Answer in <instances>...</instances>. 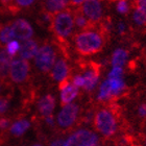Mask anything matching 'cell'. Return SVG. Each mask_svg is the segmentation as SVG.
I'll list each match as a JSON object with an SVG mask.
<instances>
[{"mask_svg": "<svg viewBox=\"0 0 146 146\" xmlns=\"http://www.w3.org/2000/svg\"><path fill=\"white\" fill-rule=\"evenodd\" d=\"M107 38L97 29H89L76 33L73 36L75 49L79 54L91 55L101 51Z\"/></svg>", "mask_w": 146, "mask_h": 146, "instance_id": "obj_1", "label": "cell"}, {"mask_svg": "<svg viewBox=\"0 0 146 146\" xmlns=\"http://www.w3.org/2000/svg\"><path fill=\"white\" fill-rule=\"evenodd\" d=\"M75 24L73 11L70 9H65L58 13L52 15L51 24L49 29L60 39H67L73 34Z\"/></svg>", "mask_w": 146, "mask_h": 146, "instance_id": "obj_2", "label": "cell"}, {"mask_svg": "<svg viewBox=\"0 0 146 146\" xmlns=\"http://www.w3.org/2000/svg\"><path fill=\"white\" fill-rule=\"evenodd\" d=\"M55 61H56V55L54 49L48 43L41 46L38 49L36 54L35 55V63L36 68L44 73L51 70Z\"/></svg>", "mask_w": 146, "mask_h": 146, "instance_id": "obj_3", "label": "cell"}, {"mask_svg": "<svg viewBox=\"0 0 146 146\" xmlns=\"http://www.w3.org/2000/svg\"><path fill=\"white\" fill-rule=\"evenodd\" d=\"M95 126L97 131L104 137H111L112 135L115 134L117 123L115 121L114 116L112 113L107 110H101L96 114L94 119Z\"/></svg>", "mask_w": 146, "mask_h": 146, "instance_id": "obj_4", "label": "cell"}, {"mask_svg": "<svg viewBox=\"0 0 146 146\" xmlns=\"http://www.w3.org/2000/svg\"><path fill=\"white\" fill-rule=\"evenodd\" d=\"M98 142V136L89 129H79L65 141V146H94Z\"/></svg>", "mask_w": 146, "mask_h": 146, "instance_id": "obj_5", "label": "cell"}, {"mask_svg": "<svg viewBox=\"0 0 146 146\" xmlns=\"http://www.w3.org/2000/svg\"><path fill=\"white\" fill-rule=\"evenodd\" d=\"M29 73V64L24 58H16L13 60L9 66V77L13 82L21 84L25 82Z\"/></svg>", "mask_w": 146, "mask_h": 146, "instance_id": "obj_6", "label": "cell"}, {"mask_svg": "<svg viewBox=\"0 0 146 146\" xmlns=\"http://www.w3.org/2000/svg\"><path fill=\"white\" fill-rule=\"evenodd\" d=\"M80 9L84 15L94 23L100 22L104 16V9L100 0H84Z\"/></svg>", "mask_w": 146, "mask_h": 146, "instance_id": "obj_7", "label": "cell"}, {"mask_svg": "<svg viewBox=\"0 0 146 146\" xmlns=\"http://www.w3.org/2000/svg\"><path fill=\"white\" fill-rule=\"evenodd\" d=\"M78 114V107L76 104H68L61 110L58 115V124L63 128L70 127L75 122Z\"/></svg>", "mask_w": 146, "mask_h": 146, "instance_id": "obj_8", "label": "cell"}, {"mask_svg": "<svg viewBox=\"0 0 146 146\" xmlns=\"http://www.w3.org/2000/svg\"><path fill=\"white\" fill-rule=\"evenodd\" d=\"M11 25L15 35V39L25 41L31 39V36H34V29L31 25L24 19H17Z\"/></svg>", "mask_w": 146, "mask_h": 146, "instance_id": "obj_9", "label": "cell"}, {"mask_svg": "<svg viewBox=\"0 0 146 146\" xmlns=\"http://www.w3.org/2000/svg\"><path fill=\"white\" fill-rule=\"evenodd\" d=\"M38 42L35 40H25L22 41V44H20V56L24 60H31V58H35V55L36 54L38 51Z\"/></svg>", "mask_w": 146, "mask_h": 146, "instance_id": "obj_10", "label": "cell"}, {"mask_svg": "<svg viewBox=\"0 0 146 146\" xmlns=\"http://www.w3.org/2000/svg\"><path fill=\"white\" fill-rule=\"evenodd\" d=\"M68 73H69V68H68L66 61L63 58H60L55 62L51 69L52 78L56 82H62V80L66 79L68 76Z\"/></svg>", "mask_w": 146, "mask_h": 146, "instance_id": "obj_11", "label": "cell"}, {"mask_svg": "<svg viewBox=\"0 0 146 146\" xmlns=\"http://www.w3.org/2000/svg\"><path fill=\"white\" fill-rule=\"evenodd\" d=\"M55 107V99L52 95H45L43 96L38 102V109L39 112L42 114L44 117L51 115Z\"/></svg>", "mask_w": 146, "mask_h": 146, "instance_id": "obj_12", "label": "cell"}, {"mask_svg": "<svg viewBox=\"0 0 146 146\" xmlns=\"http://www.w3.org/2000/svg\"><path fill=\"white\" fill-rule=\"evenodd\" d=\"M78 94V88L73 84H67L61 88V100L63 104H71Z\"/></svg>", "mask_w": 146, "mask_h": 146, "instance_id": "obj_13", "label": "cell"}, {"mask_svg": "<svg viewBox=\"0 0 146 146\" xmlns=\"http://www.w3.org/2000/svg\"><path fill=\"white\" fill-rule=\"evenodd\" d=\"M84 78H85V85L84 88L87 91H91L96 87L99 78V72H98V68H90V70H87L84 74Z\"/></svg>", "mask_w": 146, "mask_h": 146, "instance_id": "obj_14", "label": "cell"}, {"mask_svg": "<svg viewBox=\"0 0 146 146\" xmlns=\"http://www.w3.org/2000/svg\"><path fill=\"white\" fill-rule=\"evenodd\" d=\"M68 5H69V0H45L43 1L44 9L51 14L61 12L63 9H67Z\"/></svg>", "mask_w": 146, "mask_h": 146, "instance_id": "obj_15", "label": "cell"}, {"mask_svg": "<svg viewBox=\"0 0 146 146\" xmlns=\"http://www.w3.org/2000/svg\"><path fill=\"white\" fill-rule=\"evenodd\" d=\"M128 53L124 49H116L112 56V65L113 67H122L127 60Z\"/></svg>", "mask_w": 146, "mask_h": 146, "instance_id": "obj_16", "label": "cell"}, {"mask_svg": "<svg viewBox=\"0 0 146 146\" xmlns=\"http://www.w3.org/2000/svg\"><path fill=\"white\" fill-rule=\"evenodd\" d=\"M29 126H31V123L27 120H19L13 123V125L11 126V133L14 136H22L29 128Z\"/></svg>", "mask_w": 146, "mask_h": 146, "instance_id": "obj_17", "label": "cell"}, {"mask_svg": "<svg viewBox=\"0 0 146 146\" xmlns=\"http://www.w3.org/2000/svg\"><path fill=\"white\" fill-rule=\"evenodd\" d=\"M108 82H109L110 88H111V92H112L113 96L120 94L125 88V84L121 77L120 78H108Z\"/></svg>", "mask_w": 146, "mask_h": 146, "instance_id": "obj_18", "label": "cell"}, {"mask_svg": "<svg viewBox=\"0 0 146 146\" xmlns=\"http://www.w3.org/2000/svg\"><path fill=\"white\" fill-rule=\"evenodd\" d=\"M15 39L12 25H0V42L7 44L9 41Z\"/></svg>", "mask_w": 146, "mask_h": 146, "instance_id": "obj_19", "label": "cell"}, {"mask_svg": "<svg viewBox=\"0 0 146 146\" xmlns=\"http://www.w3.org/2000/svg\"><path fill=\"white\" fill-rule=\"evenodd\" d=\"M113 95H112V92H111V88H110L109 82H108L107 79L100 86V90H99V94H98V99L99 100H108Z\"/></svg>", "mask_w": 146, "mask_h": 146, "instance_id": "obj_20", "label": "cell"}, {"mask_svg": "<svg viewBox=\"0 0 146 146\" xmlns=\"http://www.w3.org/2000/svg\"><path fill=\"white\" fill-rule=\"evenodd\" d=\"M131 5H133V3H129V0H118L116 7H117L118 13H120L122 15H125L129 12Z\"/></svg>", "mask_w": 146, "mask_h": 146, "instance_id": "obj_21", "label": "cell"}, {"mask_svg": "<svg viewBox=\"0 0 146 146\" xmlns=\"http://www.w3.org/2000/svg\"><path fill=\"white\" fill-rule=\"evenodd\" d=\"M5 49L9 54L12 55V56H14V55L17 54V53L19 52V50H20V44H19V42L17 41V40L14 39L7 43Z\"/></svg>", "mask_w": 146, "mask_h": 146, "instance_id": "obj_22", "label": "cell"}, {"mask_svg": "<svg viewBox=\"0 0 146 146\" xmlns=\"http://www.w3.org/2000/svg\"><path fill=\"white\" fill-rule=\"evenodd\" d=\"M9 66H11V63L0 60V78L1 79H5L9 75Z\"/></svg>", "mask_w": 146, "mask_h": 146, "instance_id": "obj_23", "label": "cell"}, {"mask_svg": "<svg viewBox=\"0 0 146 146\" xmlns=\"http://www.w3.org/2000/svg\"><path fill=\"white\" fill-rule=\"evenodd\" d=\"M123 70L122 67H113L112 71L109 73V78H120L122 77Z\"/></svg>", "mask_w": 146, "mask_h": 146, "instance_id": "obj_24", "label": "cell"}, {"mask_svg": "<svg viewBox=\"0 0 146 146\" xmlns=\"http://www.w3.org/2000/svg\"><path fill=\"white\" fill-rule=\"evenodd\" d=\"M15 3L21 9V7H29L33 5L36 0H14Z\"/></svg>", "mask_w": 146, "mask_h": 146, "instance_id": "obj_25", "label": "cell"}, {"mask_svg": "<svg viewBox=\"0 0 146 146\" xmlns=\"http://www.w3.org/2000/svg\"><path fill=\"white\" fill-rule=\"evenodd\" d=\"M73 85H75L77 88L84 87V85H85V78H84V76L82 75L74 76V78H73Z\"/></svg>", "mask_w": 146, "mask_h": 146, "instance_id": "obj_26", "label": "cell"}, {"mask_svg": "<svg viewBox=\"0 0 146 146\" xmlns=\"http://www.w3.org/2000/svg\"><path fill=\"white\" fill-rule=\"evenodd\" d=\"M9 109V101L5 98H0V114L6 112V110Z\"/></svg>", "mask_w": 146, "mask_h": 146, "instance_id": "obj_27", "label": "cell"}, {"mask_svg": "<svg viewBox=\"0 0 146 146\" xmlns=\"http://www.w3.org/2000/svg\"><path fill=\"white\" fill-rule=\"evenodd\" d=\"M9 121L7 120V119H5V118L0 119V128H1V129H5V128H7L9 127Z\"/></svg>", "mask_w": 146, "mask_h": 146, "instance_id": "obj_28", "label": "cell"}, {"mask_svg": "<svg viewBox=\"0 0 146 146\" xmlns=\"http://www.w3.org/2000/svg\"><path fill=\"white\" fill-rule=\"evenodd\" d=\"M133 5L135 7H142V6H146V0H135L133 2Z\"/></svg>", "mask_w": 146, "mask_h": 146, "instance_id": "obj_29", "label": "cell"}, {"mask_svg": "<svg viewBox=\"0 0 146 146\" xmlns=\"http://www.w3.org/2000/svg\"><path fill=\"white\" fill-rule=\"evenodd\" d=\"M138 113L141 117H146V104H141L139 110H138Z\"/></svg>", "mask_w": 146, "mask_h": 146, "instance_id": "obj_30", "label": "cell"}, {"mask_svg": "<svg viewBox=\"0 0 146 146\" xmlns=\"http://www.w3.org/2000/svg\"><path fill=\"white\" fill-rule=\"evenodd\" d=\"M82 2H84V0H69V4L71 6H79L82 5Z\"/></svg>", "mask_w": 146, "mask_h": 146, "instance_id": "obj_31", "label": "cell"}, {"mask_svg": "<svg viewBox=\"0 0 146 146\" xmlns=\"http://www.w3.org/2000/svg\"><path fill=\"white\" fill-rule=\"evenodd\" d=\"M46 122H47L49 125H51L52 126V125L54 124V119H53V117H52L51 115H49L46 117Z\"/></svg>", "mask_w": 146, "mask_h": 146, "instance_id": "obj_32", "label": "cell"}, {"mask_svg": "<svg viewBox=\"0 0 146 146\" xmlns=\"http://www.w3.org/2000/svg\"><path fill=\"white\" fill-rule=\"evenodd\" d=\"M51 146H65V141L56 140V141H54V142H52Z\"/></svg>", "mask_w": 146, "mask_h": 146, "instance_id": "obj_33", "label": "cell"}, {"mask_svg": "<svg viewBox=\"0 0 146 146\" xmlns=\"http://www.w3.org/2000/svg\"><path fill=\"white\" fill-rule=\"evenodd\" d=\"M31 146H43V145H41V144H35V145H31Z\"/></svg>", "mask_w": 146, "mask_h": 146, "instance_id": "obj_34", "label": "cell"}, {"mask_svg": "<svg viewBox=\"0 0 146 146\" xmlns=\"http://www.w3.org/2000/svg\"><path fill=\"white\" fill-rule=\"evenodd\" d=\"M94 146H99V145H97V144H95V145Z\"/></svg>", "mask_w": 146, "mask_h": 146, "instance_id": "obj_35", "label": "cell"}, {"mask_svg": "<svg viewBox=\"0 0 146 146\" xmlns=\"http://www.w3.org/2000/svg\"><path fill=\"white\" fill-rule=\"evenodd\" d=\"M43 1H45V0H43Z\"/></svg>", "mask_w": 146, "mask_h": 146, "instance_id": "obj_36", "label": "cell"}, {"mask_svg": "<svg viewBox=\"0 0 146 146\" xmlns=\"http://www.w3.org/2000/svg\"><path fill=\"white\" fill-rule=\"evenodd\" d=\"M145 142H146V141H145Z\"/></svg>", "mask_w": 146, "mask_h": 146, "instance_id": "obj_37", "label": "cell"}]
</instances>
